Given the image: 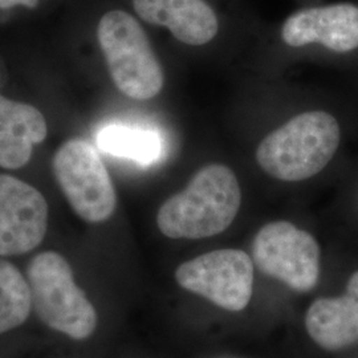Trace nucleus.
I'll return each mask as SVG.
<instances>
[{
	"instance_id": "obj_1",
	"label": "nucleus",
	"mask_w": 358,
	"mask_h": 358,
	"mask_svg": "<svg viewBox=\"0 0 358 358\" xmlns=\"http://www.w3.org/2000/svg\"><path fill=\"white\" fill-rule=\"evenodd\" d=\"M241 205L242 189L232 169L208 164L161 205L157 226L170 239H206L227 230Z\"/></svg>"
},
{
	"instance_id": "obj_2",
	"label": "nucleus",
	"mask_w": 358,
	"mask_h": 358,
	"mask_svg": "<svg viewBox=\"0 0 358 358\" xmlns=\"http://www.w3.org/2000/svg\"><path fill=\"white\" fill-rule=\"evenodd\" d=\"M34 317L50 332L71 343H85L99 328V313L77 282L68 259L57 251H41L27 263Z\"/></svg>"
},
{
	"instance_id": "obj_3",
	"label": "nucleus",
	"mask_w": 358,
	"mask_h": 358,
	"mask_svg": "<svg viewBox=\"0 0 358 358\" xmlns=\"http://www.w3.org/2000/svg\"><path fill=\"white\" fill-rule=\"evenodd\" d=\"M340 141V124L332 115L324 110L304 112L262 140L256 161L272 178L301 182L328 166Z\"/></svg>"
},
{
	"instance_id": "obj_4",
	"label": "nucleus",
	"mask_w": 358,
	"mask_h": 358,
	"mask_svg": "<svg viewBox=\"0 0 358 358\" xmlns=\"http://www.w3.org/2000/svg\"><path fill=\"white\" fill-rule=\"evenodd\" d=\"M97 38L115 87L133 100H150L164 88L165 76L149 36L136 16L124 10L103 13Z\"/></svg>"
},
{
	"instance_id": "obj_5",
	"label": "nucleus",
	"mask_w": 358,
	"mask_h": 358,
	"mask_svg": "<svg viewBox=\"0 0 358 358\" xmlns=\"http://www.w3.org/2000/svg\"><path fill=\"white\" fill-rule=\"evenodd\" d=\"M53 171L72 210L97 224L115 214L117 194L101 157L90 142L69 140L53 157Z\"/></svg>"
},
{
	"instance_id": "obj_6",
	"label": "nucleus",
	"mask_w": 358,
	"mask_h": 358,
	"mask_svg": "<svg viewBox=\"0 0 358 358\" xmlns=\"http://www.w3.org/2000/svg\"><path fill=\"white\" fill-rule=\"evenodd\" d=\"M256 267L296 292H309L320 276V247L307 232L287 220L267 223L252 242Z\"/></svg>"
},
{
	"instance_id": "obj_7",
	"label": "nucleus",
	"mask_w": 358,
	"mask_h": 358,
	"mask_svg": "<svg viewBox=\"0 0 358 358\" xmlns=\"http://www.w3.org/2000/svg\"><path fill=\"white\" fill-rule=\"evenodd\" d=\"M176 280L222 309L241 312L254 294V262L242 250H217L182 263Z\"/></svg>"
},
{
	"instance_id": "obj_8",
	"label": "nucleus",
	"mask_w": 358,
	"mask_h": 358,
	"mask_svg": "<svg viewBox=\"0 0 358 358\" xmlns=\"http://www.w3.org/2000/svg\"><path fill=\"white\" fill-rule=\"evenodd\" d=\"M50 222L44 195L20 179L0 174V257L27 255L43 243Z\"/></svg>"
},
{
	"instance_id": "obj_9",
	"label": "nucleus",
	"mask_w": 358,
	"mask_h": 358,
	"mask_svg": "<svg viewBox=\"0 0 358 358\" xmlns=\"http://www.w3.org/2000/svg\"><path fill=\"white\" fill-rule=\"evenodd\" d=\"M280 38L291 48L320 44L337 53L355 51L358 48V6L338 3L300 8L282 22Z\"/></svg>"
},
{
	"instance_id": "obj_10",
	"label": "nucleus",
	"mask_w": 358,
	"mask_h": 358,
	"mask_svg": "<svg viewBox=\"0 0 358 358\" xmlns=\"http://www.w3.org/2000/svg\"><path fill=\"white\" fill-rule=\"evenodd\" d=\"M131 4L142 22L166 28L189 47L213 43L222 29V16L210 0H131Z\"/></svg>"
},
{
	"instance_id": "obj_11",
	"label": "nucleus",
	"mask_w": 358,
	"mask_h": 358,
	"mask_svg": "<svg viewBox=\"0 0 358 358\" xmlns=\"http://www.w3.org/2000/svg\"><path fill=\"white\" fill-rule=\"evenodd\" d=\"M47 133L45 118L38 109L0 94V166L15 170L27 165L34 145L44 141Z\"/></svg>"
},
{
	"instance_id": "obj_12",
	"label": "nucleus",
	"mask_w": 358,
	"mask_h": 358,
	"mask_svg": "<svg viewBox=\"0 0 358 358\" xmlns=\"http://www.w3.org/2000/svg\"><path fill=\"white\" fill-rule=\"evenodd\" d=\"M309 337L325 350H340L358 343V300L345 294L322 297L308 308Z\"/></svg>"
},
{
	"instance_id": "obj_13",
	"label": "nucleus",
	"mask_w": 358,
	"mask_h": 358,
	"mask_svg": "<svg viewBox=\"0 0 358 358\" xmlns=\"http://www.w3.org/2000/svg\"><path fill=\"white\" fill-rule=\"evenodd\" d=\"M34 317V304L26 271L0 257V337L13 333Z\"/></svg>"
},
{
	"instance_id": "obj_14",
	"label": "nucleus",
	"mask_w": 358,
	"mask_h": 358,
	"mask_svg": "<svg viewBox=\"0 0 358 358\" xmlns=\"http://www.w3.org/2000/svg\"><path fill=\"white\" fill-rule=\"evenodd\" d=\"M97 145L105 153L142 165L157 162L164 150V142L157 131L121 124L103 127L97 134Z\"/></svg>"
},
{
	"instance_id": "obj_15",
	"label": "nucleus",
	"mask_w": 358,
	"mask_h": 358,
	"mask_svg": "<svg viewBox=\"0 0 358 358\" xmlns=\"http://www.w3.org/2000/svg\"><path fill=\"white\" fill-rule=\"evenodd\" d=\"M38 4V0H0V8L7 10L13 8L15 6H26V7H35Z\"/></svg>"
},
{
	"instance_id": "obj_16",
	"label": "nucleus",
	"mask_w": 358,
	"mask_h": 358,
	"mask_svg": "<svg viewBox=\"0 0 358 358\" xmlns=\"http://www.w3.org/2000/svg\"><path fill=\"white\" fill-rule=\"evenodd\" d=\"M346 294L358 300V271L349 278V282L346 285Z\"/></svg>"
}]
</instances>
